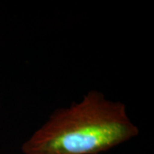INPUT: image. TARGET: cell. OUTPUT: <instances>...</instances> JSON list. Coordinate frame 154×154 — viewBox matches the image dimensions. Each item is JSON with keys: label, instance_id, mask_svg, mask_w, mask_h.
Listing matches in <instances>:
<instances>
[{"label": "cell", "instance_id": "1", "mask_svg": "<svg viewBox=\"0 0 154 154\" xmlns=\"http://www.w3.org/2000/svg\"><path fill=\"white\" fill-rule=\"evenodd\" d=\"M126 106L88 92L79 102L53 112L22 146L24 154H98L137 136Z\"/></svg>", "mask_w": 154, "mask_h": 154}]
</instances>
